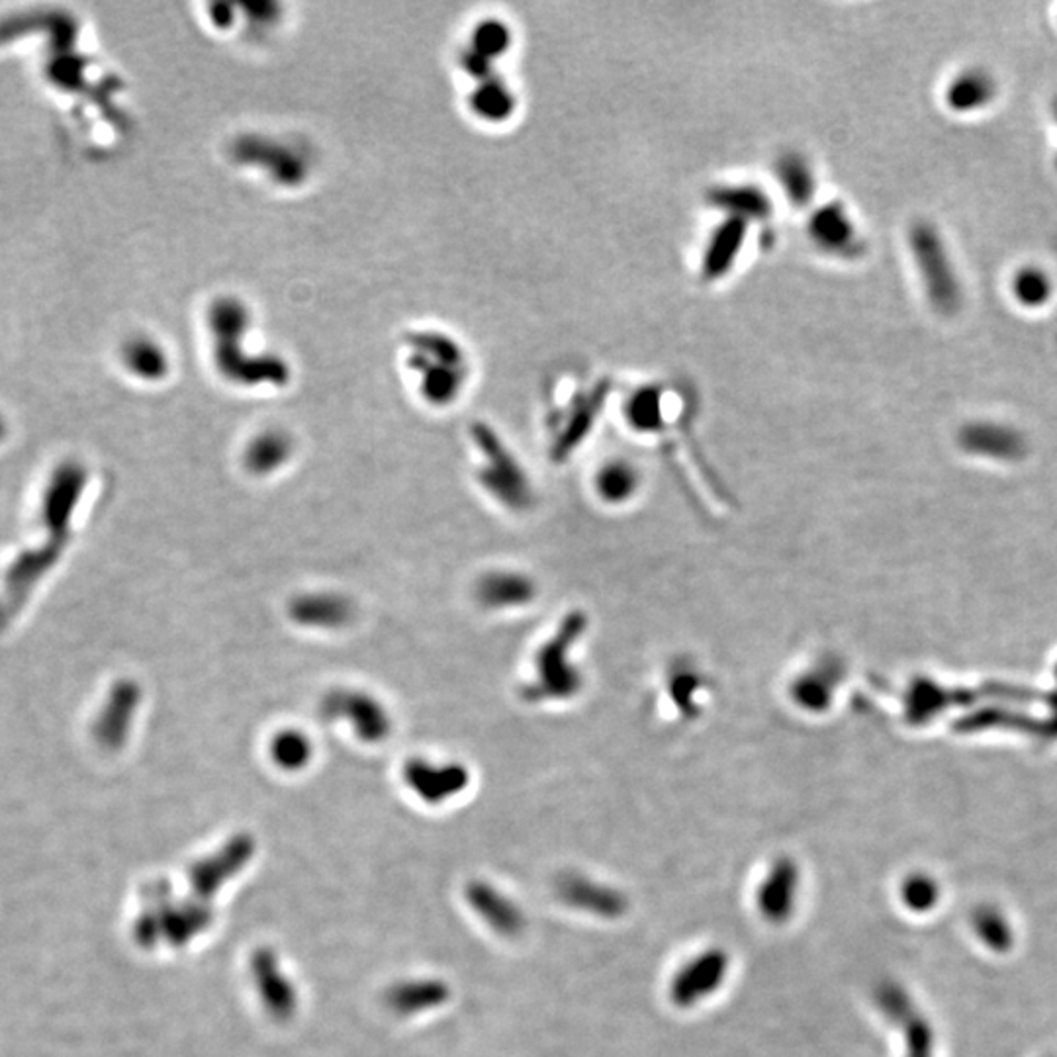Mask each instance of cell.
<instances>
[{
    "label": "cell",
    "mask_w": 1057,
    "mask_h": 1057,
    "mask_svg": "<svg viewBox=\"0 0 1057 1057\" xmlns=\"http://www.w3.org/2000/svg\"><path fill=\"white\" fill-rule=\"evenodd\" d=\"M200 325L211 371L228 388L259 394L292 384V363L262 341L259 318L246 298L214 294L204 304Z\"/></svg>",
    "instance_id": "1"
},
{
    "label": "cell",
    "mask_w": 1057,
    "mask_h": 1057,
    "mask_svg": "<svg viewBox=\"0 0 1057 1057\" xmlns=\"http://www.w3.org/2000/svg\"><path fill=\"white\" fill-rule=\"evenodd\" d=\"M398 361L415 398L429 410L457 406L473 381L468 349L458 335L439 325H415L404 331Z\"/></svg>",
    "instance_id": "2"
},
{
    "label": "cell",
    "mask_w": 1057,
    "mask_h": 1057,
    "mask_svg": "<svg viewBox=\"0 0 1057 1057\" xmlns=\"http://www.w3.org/2000/svg\"><path fill=\"white\" fill-rule=\"evenodd\" d=\"M590 629L582 611H570L529 654L519 695L535 707H562L580 700L588 676L582 664V641Z\"/></svg>",
    "instance_id": "3"
},
{
    "label": "cell",
    "mask_w": 1057,
    "mask_h": 1057,
    "mask_svg": "<svg viewBox=\"0 0 1057 1057\" xmlns=\"http://www.w3.org/2000/svg\"><path fill=\"white\" fill-rule=\"evenodd\" d=\"M228 159L247 177L261 180L272 190H300L312 183L318 159L312 147L288 134L249 129L231 137Z\"/></svg>",
    "instance_id": "4"
},
{
    "label": "cell",
    "mask_w": 1057,
    "mask_h": 1057,
    "mask_svg": "<svg viewBox=\"0 0 1057 1057\" xmlns=\"http://www.w3.org/2000/svg\"><path fill=\"white\" fill-rule=\"evenodd\" d=\"M473 447L474 478L478 488L508 514H527L537 504V491L521 458L490 423L473 422L468 429Z\"/></svg>",
    "instance_id": "5"
},
{
    "label": "cell",
    "mask_w": 1057,
    "mask_h": 1057,
    "mask_svg": "<svg viewBox=\"0 0 1057 1057\" xmlns=\"http://www.w3.org/2000/svg\"><path fill=\"white\" fill-rule=\"evenodd\" d=\"M906 247L922 294L932 310L944 318L960 313L965 298L964 280L939 226L914 221L906 231Z\"/></svg>",
    "instance_id": "6"
},
{
    "label": "cell",
    "mask_w": 1057,
    "mask_h": 1057,
    "mask_svg": "<svg viewBox=\"0 0 1057 1057\" xmlns=\"http://www.w3.org/2000/svg\"><path fill=\"white\" fill-rule=\"evenodd\" d=\"M320 715L325 723L348 730L356 743L379 746L394 735V713L381 695L355 685H338L325 692L320 702Z\"/></svg>",
    "instance_id": "7"
},
{
    "label": "cell",
    "mask_w": 1057,
    "mask_h": 1057,
    "mask_svg": "<svg viewBox=\"0 0 1057 1057\" xmlns=\"http://www.w3.org/2000/svg\"><path fill=\"white\" fill-rule=\"evenodd\" d=\"M610 396V381L603 379L570 398L559 423L550 427V457L555 463L572 457L576 448L592 435Z\"/></svg>",
    "instance_id": "8"
},
{
    "label": "cell",
    "mask_w": 1057,
    "mask_h": 1057,
    "mask_svg": "<svg viewBox=\"0 0 1057 1057\" xmlns=\"http://www.w3.org/2000/svg\"><path fill=\"white\" fill-rule=\"evenodd\" d=\"M807 237L822 255L837 261H858L868 253V243L860 224L840 200L825 203L811 211Z\"/></svg>",
    "instance_id": "9"
},
{
    "label": "cell",
    "mask_w": 1057,
    "mask_h": 1057,
    "mask_svg": "<svg viewBox=\"0 0 1057 1057\" xmlns=\"http://www.w3.org/2000/svg\"><path fill=\"white\" fill-rule=\"evenodd\" d=\"M152 897L155 903L145 911L144 919L173 946H187L214 922V911L206 901L196 899L175 905L170 901L169 883H157Z\"/></svg>",
    "instance_id": "10"
},
{
    "label": "cell",
    "mask_w": 1057,
    "mask_h": 1057,
    "mask_svg": "<svg viewBox=\"0 0 1057 1057\" xmlns=\"http://www.w3.org/2000/svg\"><path fill=\"white\" fill-rule=\"evenodd\" d=\"M660 703L680 723H695L709 707L713 684L692 660H676L666 666L660 680Z\"/></svg>",
    "instance_id": "11"
},
{
    "label": "cell",
    "mask_w": 1057,
    "mask_h": 1057,
    "mask_svg": "<svg viewBox=\"0 0 1057 1057\" xmlns=\"http://www.w3.org/2000/svg\"><path fill=\"white\" fill-rule=\"evenodd\" d=\"M402 779L423 804L437 807L465 794L470 786V771L457 760L412 756L402 768Z\"/></svg>",
    "instance_id": "12"
},
{
    "label": "cell",
    "mask_w": 1057,
    "mask_h": 1057,
    "mask_svg": "<svg viewBox=\"0 0 1057 1057\" xmlns=\"http://www.w3.org/2000/svg\"><path fill=\"white\" fill-rule=\"evenodd\" d=\"M473 593L483 610L514 613L531 608L539 600V584L521 568L498 567L478 576Z\"/></svg>",
    "instance_id": "13"
},
{
    "label": "cell",
    "mask_w": 1057,
    "mask_h": 1057,
    "mask_svg": "<svg viewBox=\"0 0 1057 1057\" xmlns=\"http://www.w3.org/2000/svg\"><path fill=\"white\" fill-rule=\"evenodd\" d=\"M730 957L723 947H709L677 970L670 982V998L677 1008H694L721 989Z\"/></svg>",
    "instance_id": "14"
},
{
    "label": "cell",
    "mask_w": 1057,
    "mask_h": 1057,
    "mask_svg": "<svg viewBox=\"0 0 1057 1057\" xmlns=\"http://www.w3.org/2000/svg\"><path fill=\"white\" fill-rule=\"evenodd\" d=\"M355 603L338 590H305L290 598L287 615L294 625L315 633H338L355 619Z\"/></svg>",
    "instance_id": "15"
},
{
    "label": "cell",
    "mask_w": 1057,
    "mask_h": 1057,
    "mask_svg": "<svg viewBox=\"0 0 1057 1057\" xmlns=\"http://www.w3.org/2000/svg\"><path fill=\"white\" fill-rule=\"evenodd\" d=\"M1001 94L997 76L985 65H964L947 76L940 91L950 114L977 116L995 106Z\"/></svg>",
    "instance_id": "16"
},
{
    "label": "cell",
    "mask_w": 1057,
    "mask_h": 1057,
    "mask_svg": "<svg viewBox=\"0 0 1057 1057\" xmlns=\"http://www.w3.org/2000/svg\"><path fill=\"white\" fill-rule=\"evenodd\" d=\"M255 856V840L251 835H236L229 838L220 850L196 862L188 873V883L196 899L208 901L220 891L224 883L236 878L239 871L251 862Z\"/></svg>",
    "instance_id": "17"
},
{
    "label": "cell",
    "mask_w": 1057,
    "mask_h": 1057,
    "mask_svg": "<svg viewBox=\"0 0 1057 1057\" xmlns=\"http://www.w3.org/2000/svg\"><path fill=\"white\" fill-rule=\"evenodd\" d=\"M750 229L748 224L735 218H721L719 224L711 229L700 257V279L703 282L715 284L735 271L745 253Z\"/></svg>",
    "instance_id": "18"
},
{
    "label": "cell",
    "mask_w": 1057,
    "mask_h": 1057,
    "mask_svg": "<svg viewBox=\"0 0 1057 1057\" xmlns=\"http://www.w3.org/2000/svg\"><path fill=\"white\" fill-rule=\"evenodd\" d=\"M251 977L255 989L261 997L262 1007L271 1015L272 1020H290L298 1007L297 989L288 980L279 957L269 947L255 950L251 957Z\"/></svg>",
    "instance_id": "19"
},
{
    "label": "cell",
    "mask_w": 1057,
    "mask_h": 1057,
    "mask_svg": "<svg viewBox=\"0 0 1057 1057\" xmlns=\"http://www.w3.org/2000/svg\"><path fill=\"white\" fill-rule=\"evenodd\" d=\"M799 866L796 860L781 856L771 863L766 878L756 891V906L758 913L771 922L784 924L796 913L797 897H799Z\"/></svg>",
    "instance_id": "20"
},
{
    "label": "cell",
    "mask_w": 1057,
    "mask_h": 1057,
    "mask_svg": "<svg viewBox=\"0 0 1057 1057\" xmlns=\"http://www.w3.org/2000/svg\"><path fill=\"white\" fill-rule=\"evenodd\" d=\"M297 450V439L287 427L269 425L249 437L241 453V463L253 478H271L290 466Z\"/></svg>",
    "instance_id": "21"
},
{
    "label": "cell",
    "mask_w": 1057,
    "mask_h": 1057,
    "mask_svg": "<svg viewBox=\"0 0 1057 1057\" xmlns=\"http://www.w3.org/2000/svg\"><path fill=\"white\" fill-rule=\"evenodd\" d=\"M557 895L568 906L601 919H619L629 909V901L619 889L603 885L580 873L560 875L557 881Z\"/></svg>",
    "instance_id": "22"
},
{
    "label": "cell",
    "mask_w": 1057,
    "mask_h": 1057,
    "mask_svg": "<svg viewBox=\"0 0 1057 1057\" xmlns=\"http://www.w3.org/2000/svg\"><path fill=\"white\" fill-rule=\"evenodd\" d=\"M705 200L721 218H735L745 221L750 228L766 224L774 214L771 196L761 187L750 183H725L707 190Z\"/></svg>",
    "instance_id": "23"
},
{
    "label": "cell",
    "mask_w": 1057,
    "mask_h": 1057,
    "mask_svg": "<svg viewBox=\"0 0 1057 1057\" xmlns=\"http://www.w3.org/2000/svg\"><path fill=\"white\" fill-rule=\"evenodd\" d=\"M644 488L641 466L631 458L611 457L600 463L592 476V494L601 506L625 508L639 499Z\"/></svg>",
    "instance_id": "24"
},
{
    "label": "cell",
    "mask_w": 1057,
    "mask_h": 1057,
    "mask_svg": "<svg viewBox=\"0 0 1057 1057\" xmlns=\"http://www.w3.org/2000/svg\"><path fill=\"white\" fill-rule=\"evenodd\" d=\"M468 114L484 126H504L516 116L517 93L504 75H491L468 85L465 94Z\"/></svg>",
    "instance_id": "25"
},
{
    "label": "cell",
    "mask_w": 1057,
    "mask_h": 1057,
    "mask_svg": "<svg viewBox=\"0 0 1057 1057\" xmlns=\"http://www.w3.org/2000/svg\"><path fill=\"white\" fill-rule=\"evenodd\" d=\"M466 901L473 906L474 913L480 914L491 931L498 932L501 936H516L524 931L525 916L521 909L501 891L491 888L490 883L486 881L468 883Z\"/></svg>",
    "instance_id": "26"
},
{
    "label": "cell",
    "mask_w": 1057,
    "mask_h": 1057,
    "mask_svg": "<svg viewBox=\"0 0 1057 1057\" xmlns=\"http://www.w3.org/2000/svg\"><path fill=\"white\" fill-rule=\"evenodd\" d=\"M267 756L274 768L287 774H298L308 770V766L315 758L313 738L304 728L287 725L280 727L269 736Z\"/></svg>",
    "instance_id": "27"
},
{
    "label": "cell",
    "mask_w": 1057,
    "mask_h": 1057,
    "mask_svg": "<svg viewBox=\"0 0 1057 1057\" xmlns=\"http://www.w3.org/2000/svg\"><path fill=\"white\" fill-rule=\"evenodd\" d=\"M1057 284L1051 272L1036 262H1026L1013 271L1008 279V294L1018 308L1026 312H1040L1051 304Z\"/></svg>",
    "instance_id": "28"
},
{
    "label": "cell",
    "mask_w": 1057,
    "mask_h": 1057,
    "mask_svg": "<svg viewBox=\"0 0 1057 1057\" xmlns=\"http://www.w3.org/2000/svg\"><path fill=\"white\" fill-rule=\"evenodd\" d=\"M666 392L656 384H644L633 390L625 400V422L633 432L641 435H656L664 432L669 423L666 412Z\"/></svg>",
    "instance_id": "29"
},
{
    "label": "cell",
    "mask_w": 1057,
    "mask_h": 1057,
    "mask_svg": "<svg viewBox=\"0 0 1057 1057\" xmlns=\"http://www.w3.org/2000/svg\"><path fill=\"white\" fill-rule=\"evenodd\" d=\"M781 195L794 208H809L817 196V175L801 153H786L774 165Z\"/></svg>",
    "instance_id": "30"
},
{
    "label": "cell",
    "mask_w": 1057,
    "mask_h": 1057,
    "mask_svg": "<svg viewBox=\"0 0 1057 1057\" xmlns=\"http://www.w3.org/2000/svg\"><path fill=\"white\" fill-rule=\"evenodd\" d=\"M514 42V30L504 18L484 17L474 22L460 48L480 60L498 65L511 51Z\"/></svg>",
    "instance_id": "31"
},
{
    "label": "cell",
    "mask_w": 1057,
    "mask_h": 1057,
    "mask_svg": "<svg viewBox=\"0 0 1057 1057\" xmlns=\"http://www.w3.org/2000/svg\"><path fill=\"white\" fill-rule=\"evenodd\" d=\"M450 997L448 985L439 980H410L388 991L386 1003L398 1015H417L441 1007Z\"/></svg>",
    "instance_id": "32"
},
{
    "label": "cell",
    "mask_w": 1057,
    "mask_h": 1057,
    "mask_svg": "<svg viewBox=\"0 0 1057 1057\" xmlns=\"http://www.w3.org/2000/svg\"><path fill=\"white\" fill-rule=\"evenodd\" d=\"M129 371L147 382H163L173 373V356L159 339L137 338L127 343Z\"/></svg>",
    "instance_id": "33"
},
{
    "label": "cell",
    "mask_w": 1057,
    "mask_h": 1057,
    "mask_svg": "<svg viewBox=\"0 0 1057 1057\" xmlns=\"http://www.w3.org/2000/svg\"><path fill=\"white\" fill-rule=\"evenodd\" d=\"M137 705H139V687L132 684L120 687L118 695L112 702L111 711V738L114 743H118L126 736L129 721L134 717Z\"/></svg>",
    "instance_id": "34"
},
{
    "label": "cell",
    "mask_w": 1057,
    "mask_h": 1057,
    "mask_svg": "<svg viewBox=\"0 0 1057 1057\" xmlns=\"http://www.w3.org/2000/svg\"><path fill=\"white\" fill-rule=\"evenodd\" d=\"M1049 120H1051V127H1054V132H1056V147H1054V157H1051V159H1054V167H1056L1057 170V94L1054 96V101H1051V106H1049Z\"/></svg>",
    "instance_id": "35"
},
{
    "label": "cell",
    "mask_w": 1057,
    "mask_h": 1057,
    "mask_svg": "<svg viewBox=\"0 0 1057 1057\" xmlns=\"http://www.w3.org/2000/svg\"><path fill=\"white\" fill-rule=\"evenodd\" d=\"M1056 22H1057V17H1056Z\"/></svg>",
    "instance_id": "36"
}]
</instances>
